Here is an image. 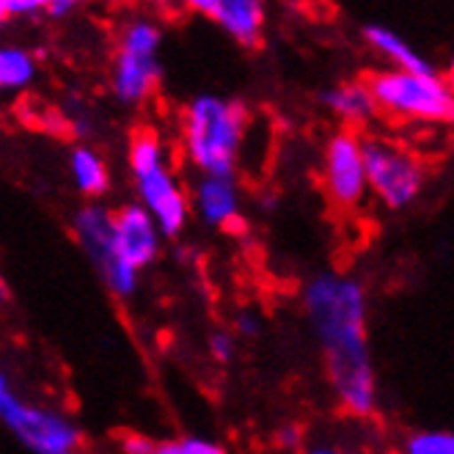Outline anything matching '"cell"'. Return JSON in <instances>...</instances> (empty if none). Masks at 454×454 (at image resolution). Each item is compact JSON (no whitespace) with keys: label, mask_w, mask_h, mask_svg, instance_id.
I'll return each instance as SVG.
<instances>
[{"label":"cell","mask_w":454,"mask_h":454,"mask_svg":"<svg viewBox=\"0 0 454 454\" xmlns=\"http://www.w3.org/2000/svg\"><path fill=\"white\" fill-rule=\"evenodd\" d=\"M303 309L323 347L339 405L358 419L378 408V375L366 333V292L356 278L319 273L306 284Z\"/></svg>","instance_id":"6da1fadb"},{"label":"cell","mask_w":454,"mask_h":454,"mask_svg":"<svg viewBox=\"0 0 454 454\" xmlns=\"http://www.w3.org/2000/svg\"><path fill=\"white\" fill-rule=\"evenodd\" d=\"M248 108L239 99L199 94L182 116V149L201 176H234L246 141Z\"/></svg>","instance_id":"7a4b0ae2"},{"label":"cell","mask_w":454,"mask_h":454,"mask_svg":"<svg viewBox=\"0 0 454 454\" xmlns=\"http://www.w3.org/2000/svg\"><path fill=\"white\" fill-rule=\"evenodd\" d=\"M378 114L405 119L449 124L454 119V89L441 72H399L383 69L364 80Z\"/></svg>","instance_id":"3957f363"},{"label":"cell","mask_w":454,"mask_h":454,"mask_svg":"<svg viewBox=\"0 0 454 454\" xmlns=\"http://www.w3.org/2000/svg\"><path fill=\"white\" fill-rule=\"evenodd\" d=\"M0 424L31 454H77L83 443V435L69 416L17 396L4 369H0Z\"/></svg>","instance_id":"277c9868"},{"label":"cell","mask_w":454,"mask_h":454,"mask_svg":"<svg viewBox=\"0 0 454 454\" xmlns=\"http://www.w3.org/2000/svg\"><path fill=\"white\" fill-rule=\"evenodd\" d=\"M361 152L366 188L380 204L388 209H408L419 201L427 184V166L413 149L383 136H366L361 138Z\"/></svg>","instance_id":"5b68a950"},{"label":"cell","mask_w":454,"mask_h":454,"mask_svg":"<svg viewBox=\"0 0 454 454\" xmlns=\"http://www.w3.org/2000/svg\"><path fill=\"white\" fill-rule=\"evenodd\" d=\"M72 231L111 295L116 298L136 295L138 273L121 262L116 243H114V209L102 204L83 207L72 221Z\"/></svg>","instance_id":"8992f818"},{"label":"cell","mask_w":454,"mask_h":454,"mask_svg":"<svg viewBox=\"0 0 454 454\" xmlns=\"http://www.w3.org/2000/svg\"><path fill=\"white\" fill-rule=\"evenodd\" d=\"M323 184L325 196L339 209H358L369 196L364 174L361 136L353 129H336L323 149Z\"/></svg>","instance_id":"52a82bcc"},{"label":"cell","mask_w":454,"mask_h":454,"mask_svg":"<svg viewBox=\"0 0 454 454\" xmlns=\"http://www.w3.org/2000/svg\"><path fill=\"white\" fill-rule=\"evenodd\" d=\"M138 204L149 212L160 237H176L191 221V199L171 174V168H157L144 176H136Z\"/></svg>","instance_id":"ba28073f"},{"label":"cell","mask_w":454,"mask_h":454,"mask_svg":"<svg viewBox=\"0 0 454 454\" xmlns=\"http://www.w3.org/2000/svg\"><path fill=\"white\" fill-rule=\"evenodd\" d=\"M114 243L121 262L141 273L160 256L163 237H160L154 221L141 204H124L114 209Z\"/></svg>","instance_id":"9c48e42d"},{"label":"cell","mask_w":454,"mask_h":454,"mask_svg":"<svg viewBox=\"0 0 454 454\" xmlns=\"http://www.w3.org/2000/svg\"><path fill=\"white\" fill-rule=\"evenodd\" d=\"M191 9L223 28L239 47L254 50L262 44L267 14L259 0H193Z\"/></svg>","instance_id":"30bf717a"},{"label":"cell","mask_w":454,"mask_h":454,"mask_svg":"<svg viewBox=\"0 0 454 454\" xmlns=\"http://www.w3.org/2000/svg\"><path fill=\"white\" fill-rule=\"evenodd\" d=\"M163 77V67L157 59H136L127 52H116L111 67V91L121 105L146 102Z\"/></svg>","instance_id":"8fae6325"},{"label":"cell","mask_w":454,"mask_h":454,"mask_svg":"<svg viewBox=\"0 0 454 454\" xmlns=\"http://www.w3.org/2000/svg\"><path fill=\"white\" fill-rule=\"evenodd\" d=\"M196 212L207 226L223 229L239 215V193L234 176H201L196 184Z\"/></svg>","instance_id":"7c38bea8"},{"label":"cell","mask_w":454,"mask_h":454,"mask_svg":"<svg viewBox=\"0 0 454 454\" xmlns=\"http://www.w3.org/2000/svg\"><path fill=\"white\" fill-rule=\"evenodd\" d=\"M319 99H323V105L341 124H347L344 129H353V132L378 116L375 99H372L364 80H347V83H339L323 91Z\"/></svg>","instance_id":"4fadbf2b"},{"label":"cell","mask_w":454,"mask_h":454,"mask_svg":"<svg viewBox=\"0 0 454 454\" xmlns=\"http://www.w3.org/2000/svg\"><path fill=\"white\" fill-rule=\"evenodd\" d=\"M364 39L375 47L383 59L391 61V69H399V72H433L435 69L430 61L421 56V52H416L396 31L386 28V25H380V22L366 25Z\"/></svg>","instance_id":"5bb4252c"},{"label":"cell","mask_w":454,"mask_h":454,"mask_svg":"<svg viewBox=\"0 0 454 454\" xmlns=\"http://www.w3.org/2000/svg\"><path fill=\"white\" fill-rule=\"evenodd\" d=\"M69 174L74 188L89 196V199H99L108 193L111 188V171L108 163L102 160V154L91 146H74L69 154Z\"/></svg>","instance_id":"9a60e30c"},{"label":"cell","mask_w":454,"mask_h":454,"mask_svg":"<svg viewBox=\"0 0 454 454\" xmlns=\"http://www.w3.org/2000/svg\"><path fill=\"white\" fill-rule=\"evenodd\" d=\"M39 64L31 50L17 44H0V94L25 91L36 80Z\"/></svg>","instance_id":"2e32d148"},{"label":"cell","mask_w":454,"mask_h":454,"mask_svg":"<svg viewBox=\"0 0 454 454\" xmlns=\"http://www.w3.org/2000/svg\"><path fill=\"white\" fill-rule=\"evenodd\" d=\"M127 163L132 176H144L149 171L166 168V144L160 141L157 132L152 129H138L136 136L129 138V149H127Z\"/></svg>","instance_id":"e0dca14e"},{"label":"cell","mask_w":454,"mask_h":454,"mask_svg":"<svg viewBox=\"0 0 454 454\" xmlns=\"http://www.w3.org/2000/svg\"><path fill=\"white\" fill-rule=\"evenodd\" d=\"M160 44H163L160 25L146 17H138V20H129L121 28L119 52H127V56H136V59H157Z\"/></svg>","instance_id":"ac0fdd59"},{"label":"cell","mask_w":454,"mask_h":454,"mask_svg":"<svg viewBox=\"0 0 454 454\" xmlns=\"http://www.w3.org/2000/svg\"><path fill=\"white\" fill-rule=\"evenodd\" d=\"M403 454H454V435L449 430H421L405 438Z\"/></svg>","instance_id":"d6986e66"},{"label":"cell","mask_w":454,"mask_h":454,"mask_svg":"<svg viewBox=\"0 0 454 454\" xmlns=\"http://www.w3.org/2000/svg\"><path fill=\"white\" fill-rule=\"evenodd\" d=\"M166 454H229L223 443L218 441H209V438H196V435H188V438H179V441H166L160 443Z\"/></svg>","instance_id":"ffe728a7"},{"label":"cell","mask_w":454,"mask_h":454,"mask_svg":"<svg viewBox=\"0 0 454 454\" xmlns=\"http://www.w3.org/2000/svg\"><path fill=\"white\" fill-rule=\"evenodd\" d=\"M234 350H237V344H234V336L231 333L218 331V333L209 336V353H212V358H215V361L229 364L234 358Z\"/></svg>","instance_id":"44dd1931"},{"label":"cell","mask_w":454,"mask_h":454,"mask_svg":"<svg viewBox=\"0 0 454 454\" xmlns=\"http://www.w3.org/2000/svg\"><path fill=\"white\" fill-rule=\"evenodd\" d=\"M157 441L146 433H127L121 438V454H154Z\"/></svg>","instance_id":"7402d4cb"},{"label":"cell","mask_w":454,"mask_h":454,"mask_svg":"<svg viewBox=\"0 0 454 454\" xmlns=\"http://www.w3.org/2000/svg\"><path fill=\"white\" fill-rule=\"evenodd\" d=\"M234 328H237V333L239 336H246V339H256L259 333H262V319L254 314V311H239L237 317H234Z\"/></svg>","instance_id":"603a6c76"},{"label":"cell","mask_w":454,"mask_h":454,"mask_svg":"<svg viewBox=\"0 0 454 454\" xmlns=\"http://www.w3.org/2000/svg\"><path fill=\"white\" fill-rule=\"evenodd\" d=\"M9 17H39L44 12L42 0H6Z\"/></svg>","instance_id":"cb8c5ba5"},{"label":"cell","mask_w":454,"mask_h":454,"mask_svg":"<svg viewBox=\"0 0 454 454\" xmlns=\"http://www.w3.org/2000/svg\"><path fill=\"white\" fill-rule=\"evenodd\" d=\"M74 9H77L74 0H47V4H44V14L52 17V20H64V17H69Z\"/></svg>","instance_id":"d4e9b609"},{"label":"cell","mask_w":454,"mask_h":454,"mask_svg":"<svg viewBox=\"0 0 454 454\" xmlns=\"http://www.w3.org/2000/svg\"><path fill=\"white\" fill-rule=\"evenodd\" d=\"M278 441H281L284 446H286V443H289V446H295V443L301 441V433H298V427H284V430L278 433Z\"/></svg>","instance_id":"484cf974"},{"label":"cell","mask_w":454,"mask_h":454,"mask_svg":"<svg viewBox=\"0 0 454 454\" xmlns=\"http://www.w3.org/2000/svg\"><path fill=\"white\" fill-rule=\"evenodd\" d=\"M306 454H339V451L331 449V446H314V449H309Z\"/></svg>","instance_id":"4316f807"},{"label":"cell","mask_w":454,"mask_h":454,"mask_svg":"<svg viewBox=\"0 0 454 454\" xmlns=\"http://www.w3.org/2000/svg\"><path fill=\"white\" fill-rule=\"evenodd\" d=\"M12 17H9V9H6V0H0V25H6Z\"/></svg>","instance_id":"83f0119b"},{"label":"cell","mask_w":454,"mask_h":454,"mask_svg":"<svg viewBox=\"0 0 454 454\" xmlns=\"http://www.w3.org/2000/svg\"><path fill=\"white\" fill-rule=\"evenodd\" d=\"M6 298H9V292H6V284L0 281V301H6Z\"/></svg>","instance_id":"f1b7e54d"},{"label":"cell","mask_w":454,"mask_h":454,"mask_svg":"<svg viewBox=\"0 0 454 454\" xmlns=\"http://www.w3.org/2000/svg\"><path fill=\"white\" fill-rule=\"evenodd\" d=\"M154 454H166L163 449H160V443H157V449H154Z\"/></svg>","instance_id":"f546056e"}]
</instances>
